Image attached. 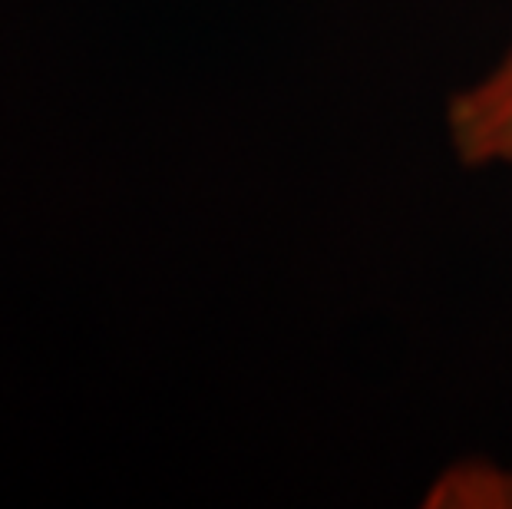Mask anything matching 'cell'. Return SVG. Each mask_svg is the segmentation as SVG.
Instances as JSON below:
<instances>
[{"instance_id": "1", "label": "cell", "mask_w": 512, "mask_h": 509, "mask_svg": "<svg viewBox=\"0 0 512 509\" xmlns=\"http://www.w3.org/2000/svg\"><path fill=\"white\" fill-rule=\"evenodd\" d=\"M453 153L466 166H512V47L446 110Z\"/></svg>"}]
</instances>
